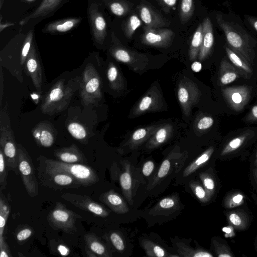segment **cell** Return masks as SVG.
I'll use <instances>...</instances> for the list:
<instances>
[{"label":"cell","mask_w":257,"mask_h":257,"mask_svg":"<svg viewBox=\"0 0 257 257\" xmlns=\"http://www.w3.org/2000/svg\"><path fill=\"white\" fill-rule=\"evenodd\" d=\"M79 82V76L67 81L65 78L58 80L46 93L40 106L41 112L53 115L65 110L78 90Z\"/></svg>","instance_id":"cell-1"},{"label":"cell","mask_w":257,"mask_h":257,"mask_svg":"<svg viewBox=\"0 0 257 257\" xmlns=\"http://www.w3.org/2000/svg\"><path fill=\"white\" fill-rule=\"evenodd\" d=\"M37 161L39 163L37 169L68 174L82 186H91L99 180L95 170L86 164L64 163L42 155L37 158Z\"/></svg>","instance_id":"cell-2"},{"label":"cell","mask_w":257,"mask_h":257,"mask_svg":"<svg viewBox=\"0 0 257 257\" xmlns=\"http://www.w3.org/2000/svg\"><path fill=\"white\" fill-rule=\"evenodd\" d=\"M216 20L225 34L230 48L242 56L250 64L252 63L254 52L250 44L249 36L242 32L236 24L225 21L220 14L216 15Z\"/></svg>","instance_id":"cell-3"},{"label":"cell","mask_w":257,"mask_h":257,"mask_svg":"<svg viewBox=\"0 0 257 257\" xmlns=\"http://www.w3.org/2000/svg\"><path fill=\"white\" fill-rule=\"evenodd\" d=\"M78 90L82 102L85 106L94 105L102 98L100 77L91 64L85 67L80 77Z\"/></svg>","instance_id":"cell-4"},{"label":"cell","mask_w":257,"mask_h":257,"mask_svg":"<svg viewBox=\"0 0 257 257\" xmlns=\"http://www.w3.org/2000/svg\"><path fill=\"white\" fill-rule=\"evenodd\" d=\"M9 119L4 120L1 113L0 123V148L5 156L7 167L9 171H13L17 175H19L18 144L14 137Z\"/></svg>","instance_id":"cell-5"},{"label":"cell","mask_w":257,"mask_h":257,"mask_svg":"<svg viewBox=\"0 0 257 257\" xmlns=\"http://www.w3.org/2000/svg\"><path fill=\"white\" fill-rule=\"evenodd\" d=\"M18 155L19 174L26 191L31 197H37L39 186L32 160L25 148L19 144Z\"/></svg>","instance_id":"cell-6"},{"label":"cell","mask_w":257,"mask_h":257,"mask_svg":"<svg viewBox=\"0 0 257 257\" xmlns=\"http://www.w3.org/2000/svg\"><path fill=\"white\" fill-rule=\"evenodd\" d=\"M111 40L112 45L109 52L117 61L126 64L134 71H142L147 67L149 59L146 55L124 47L113 32L111 33Z\"/></svg>","instance_id":"cell-7"},{"label":"cell","mask_w":257,"mask_h":257,"mask_svg":"<svg viewBox=\"0 0 257 257\" xmlns=\"http://www.w3.org/2000/svg\"><path fill=\"white\" fill-rule=\"evenodd\" d=\"M81 218L80 215L67 209L60 202L56 203L47 216L49 224L53 229L69 234H73L77 231L75 223L77 219Z\"/></svg>","instance_id":"cell-8"},{"label":"cell","mask_w":257,"mask_h":257,"mask_svg":"<svg viewBox=\"0 0 257 257\" xmlns=\"http://www.w3.org/2000/svg\"><path fill=\"white\" fill-rule=\"evenodd\" d=\"M165 103L159 87L154 84L150 87L136 104L131 113L132 117L147 112L163 110Z\"/></svg>","instance_id":"cell-9"},{"label":"cell","mask_w":257,"mask_h":257,"mask_svg":"<svg viewBox=\"0 0 257 257\" xmlns=\"http://www.w3.org/2000/svg\"><path fill=\"white\" fill-rule=\"evenodd\" d=\"M201 93L197 84L192 80L184 77L178 86L177 96L183 113L188 116L193 106L200 100Z\"/></svg>","instance_id":"cell-10"},{"label":"cell","mask_w":257,"mask_h":257,"mask_svg":"<svg viewBox=\"0 0 257 257\" xmlns=\"http://www.w3.org/2000/svg\"><path fill=\"white\" fill-rule=\"evenodd\" d=\"M37 170L40 182L43 186L52 189H73L81 186L74 177L68 174L39 169Z\"/></svg>","instance_id":"cell-11"},{"label":"cell","mask_w":257,"mask_h":257,"mask_svg":"<svg viewBox=\"0 0 257 257\" xmlns=\"http://www.w3.org/2000/svg\"><path fill=\"white\" fill-rule=\"evenodd\" d=\"M61 198L76 207L90 212L96 216L106 217L109 215L107 209L87 195L67 193L62 194Z\"/></svg>","instance_id":"cell-12"},{"label":"cell","mask_w":257,"mask_h":257,"mask_svg":"<svg viewBox=\"0 0 257 257\" xmlns=\"http://www.w3.org/2000/svg\"><path fill=\"white\" fill-rule=\"evenodd\" d=\"M222 93L229 107L236 111L243 109L251 96V90L246 85L226 87L222 89Z\"/></svg>","instance_id":"cell-13"},{"label":"cell","mask_w":257,"mask_h":257,"mask_svg":"<svg viewBox=\"0 0 257 257\" xmlns=\"http://www.w3.org/2000/svg\"><path fill=\"white\" fill-rule=\"evenodd\" d=\"M174 33L169 29L152 28L145 27L141 36L142 42L146 45L167 47L173 41Z\"/></svg>","instance_id":"cell-14"},{"label":"cell","mask_w":257,"mask_h":257,"mask_svg":"<svg viewBox=\"0 0 257 257\" xmlns=\"http://www.w3.org/2000/svg\"><path fill=\"white\" fill-rule=\"evenodd\" d=\"M26 73L31 78L35 88L42 91L43 80V71L40 59L35 46L33 45L24 64Z\"/></svg>","instance_id":"cell-15"},{"label":"cell","mask_w":257,"mask_h":257,"mask_svg":"<svg viewBox=\"0 0 257 257\" xmlns=\"http://www.w3.org/2000/svg\"><path fill=\"white\" fill-rule=\"evenodd\" d=\"M32 134L36 144L40 147L49 148L55 142L57 131L49 121H42L32 130Z\"/></svg>","instance_id":"cell-16"},{"label":"cell","mask_w":257,"mask_h":257,"mask_svg":"<svg viewBox=\"0 0 257 257\" xmlns=\"http://www.w3.org/2000/svg\"><path fill=\"white\" fill-rule=\"evenodd\" d=\"M89 19L94 40L98 44H102L106 35V23L96 3L89 7Z\"/></svg>","instance_id":"cell-17"},{"label":"cell","mask_w":257,"mask_h":257,"mask_svg":"<svg viewBox=\"0 0 257 257\" xmlns=\"http://www.w3.org/2000/svg\"><path fill=\"white\" fill-rule=\"evenodd\" d=\"M182 158L183 153H181L179 150L174 149L172 151L162 162L157 173L151 184H149L148 188L152 189L168 176L175 165L178 164L179 160Z\"/></svg>","instance_id":"cell-18"},{"label":"cell","mask_w":257,"mask_h":257,"mask_svg":"<svg viewBox=\"0 0 257 257\" xmlns=\"http://www.w3.org/2000/svg\"><path fill=\"white\" fill-rule=\"evenodd\" d=\"M137 9L140 19L146 27L152 28H161L169 25L167 21L151 5L141 3Z\"/></svg>","instance_id":"cell-19"},{"label":"cell","mask_w":257,"mask_h":257,"mask_svg":"<svg viewBox=\"0 0 257 257\" xmlns=\"http://www.w3.org/2000/svg\"><path fill=\"white\" fill-rule=\"evenodd\" d=\"M54 155L57 160L64 163L87 165L85 155L75 144L56 149L54 151Z\"/></svg>","instance_id":"cell-20"},{"label":"cell","mask_w":257,"mask_h":257,"mask_svg":"<svg viewBox=\"0 0 257 257\" xmlns=\"http://www.w3.org/2000/svg\"><path fill=\"white\" fill-rule=\"evenodd\" d=\"M180 205L179 197L177 194L168 196L161 199L150 211L153 216H167L179 209Z\"/></svg>","instance_id":"cell-21"},{"label":"cell","mask_w":257,"mask_h":257,"mask_svg":"<svg viewBox=\"0 0 257 257\" xmlns=\"http://www.w3.org/2000/svg\"><path fill=\"white\" fill-rule=\"evenodd\" d=\"M85 251L88 256L110 257L112 256L105 244L94 233L85 234Z\"/></svg>","instance_id":"cell-22"},{"label":"cell","mask_w":257,"mask_h":257,"mask_svg":"<svg viewBox=\"0 0 257 257\" xmlns=\"http://www.w3.org/2000/svg\"><path fill=\"white\" fill-rule=\"evenodd\" d=\"M99 200L117 214H125L130 210L123 198L113 190L102 193Z\"/></svg>","instance_id":"cell-23"},{"label":"cell","mask_w":257,"mask_h":257,"mask_svg":"<svg viewBox=\"0 0 257 257\" xmlns=\"http://www.w3.org/2000/svg\"><path fill=\"white\" fill-rule=\"evenodd\" d=\"M173 131L170 123L160 124L153 135L147 141L146 147L148 150L155 149L166 143L171 138Z\"/></svg>","instance_id":"cell-24"},{"label":"cell","mask_w":257,"mask_h":257,"mask_svg":"<svg viewBox=\"0 0 257 257\" xmlns=\"http://www.w3.org/2000/svg\"><path fill=\"white\" fill-rule=\"evenodd\" d=\"M203 40L198 55L199 61L205 60L210 53L214 43L213 27L210 19L206 17L202 23Z\"/></svg>","instance_id":"cell-25"},{"label":"cell","mask_w":257,"mask_h":257,"mask_svg":"<svg viewBox=\"0 0 257 257\" xmlns=\"http://www.w3.org/2000/svg\"><path fill=\"white\" fill-rule=\"evenodd\" d=\"M159 125H149L137 129L132 134L125 146L131 150L137 149L149 140Z\"/></svg>","instance_id":"cell-26"},{"label":"cell","mask_w":257,"mask_h":257,"mask_svg":"<svg viewBox=\"0 0 257 257\" xmlns=\"http://www.w3.org/2000/svg\"><path fill=\"white\" fill-rule=\"evenodd\" d=\"M119 182L122 193L130 205L133 203V178L131 165L127 162L123 164V170L119 176Z\"/></svg>","instance_id":"cell-27"},{"label":"cell","mask_w":257,"mask_h":257,"mask_svg":"<svg viewBox=\"0 0 257 257\" xmlns=\"http://www.w3.org/2000/svg\"><path fill=\"white\" fill-rule=\"evenodd\" d=\"M81 18H67L48 24L43 29L45 33L52 34L65 33L76 27L81 21Z\"/></svg>","instance_id":"cell-28"},{"label":"cell","mask_w":257,"mask_h":257,"mask_svg":"<svg viewBox=\"0 0 257 257\" xmlns=\"http://www.w3.org/2000/svg\"><path fill=\"white\" fill-rule=\"evenodd\" d=\"M62 0H43L37 9L32 14L22 19L19 23L23 26L31 19L45 17L52 12Z\"/></svg>","instance_id":"cell-29"},{"label":"cell","mask_w":257,"mask_h":257,"mask_svg":"<svg viewBox=\"0 0 257 257\" xmlns=\"http://www.w3.org/2000/svg\"><path fill=\"white\" fill-rule=\"evenodd\" d=\"M174 245L179 256L183 257H212L209 252L201 248H194L186 241L178 240L174 241Z\"/></svg>","instance_id":"cell-30"},{"label":"cell","mask_w":257,"mask_h":257,"mask_svg":"<svg viewBox=\"0 0 257 257\" xmlns=\"http://www.w3.org/2000/svg\"><path fill=\"white\" fill-rule=\"evenodd\" d=\"M238 70L226 60L220 63L218 80L220 85H226L234 81L239 77Z\"/></svg>","instance_id":"cell-31"},{"label":"cell","mask_w":257,"mask_h":257,"mask_svg":"<svg viewBox=\"0 0 257 257\" xmlns=\"http://www.w3.org/2000/svg\"><path fill=\"white\" fill-rule=\"evenodd\" d=\"M225 51L230 61L237 68L239 73L245 76L251 74L252 71L250 64L246 59L230 47H225Z\"/></svg>","instance_id":"cell-32"},{"label":"cell","mask_w":257,"mask_h":257,"mask_svg":"<svg viewBox=\"0 0 257 257\" xmlns=\"http://www.w3.org/2000/svg\"><path fill=\"white\" fill-rule=\"evenodd\" d=\"M141 245L145 251L146 254L150 257H173L179 256L178 254H171L159 244L149 239H143Z\"/></svg>","instance_id":"cell-33"},{"label":"cell","mask_w":257,"mask_h":257,"mask_svg":"<svg viewBox=\"0 0 257 257\" xmlns=\"http://www.w3.org/2000/svg\"><path fill=\"white\" fill-rule=\"evenodd\" d=\"M106 76L110 87L114 90H121L124 88V83L122 76L117 66L112 62L109 63Z\"/></svg>","instance_id":"cell-34"},{"label":"cell","mask_w":257,"mask_h":257,"mask_svg":"<svg viewBox=\"0 0 257 257\" xmlns=\"http://www.w3.org/2000/svg\"><path fill=\"white\" fill-rule=\"evenodd\" d=\"M214 151L213 147H210L198 157L190 164L184 170L183 176L187 177L193 174L201 166L205 164L211 158Z\"/></svg>","instance_id":"cell-35"},{"label":"cell","mask_w":257,"mask_h":257,"mask_svg":"<svg viewBox=\"0 0 257 257\" xmlns=\"http://www.w3.org/2000/svg\"><path fill=\"white\" fill-rule=\"evenodd\" d=\"M203 40L202 25L199 24L195 31L191 41L189 56L191 61L195 60L198 57Z\"/></svg>","instance_id":"cell-36"},{"label":"cell","mask_w":257,"mask_h":257,"mask_svg":"<svg viewBox=\"0 0 257 257\" xmlns=\"http://www.w3.org/2000/svg\"><path fill=\"white\" fill-rule=\"evenodd\" d=\"M250 135L249 132H246L232 139L222 149L221 156L227 155L239 149L247 140Z\"/></svg>","instance_id":"cell-37"},{"label":"cell","mask_w":257,"mask_h":257,"mask_svg":"<svg viewBox=\"0 0 257 257\" xmlns=\"http://www.w3.org/2000/svg\"><path fill=\"white\" fill-rule=\"evenodd\" d=\"M67 129L69 134L75 139L85 143L88 138V133L85 127L77 121H70L67 124Z\"/></svg>","instance_id":"cell-38"},{"label":"cell","mask_w":257,"mask_h":257,"mask_svg":"<svg viewBox=\"0 0 257 257\" xmlns=\"http://www.w3.org/2000/svg\"><path fill=\"white\" fill-rule=\"evenodd\" d=\"M10 206L1 191L0 196V238L4 237V231L10 212Z\"/></svg>","instance_id":"cell-39"},{"label":"cell","mask_w":257,"mask_h":257,"mask_svg":"<svg viewBox=\"0 0 257 257\" xmlns=\"http://www.w3.org/2000/svg\"><path fill=\"white\" fill-rule=\"evenodd\" d=\"M106 4L112 13L118 17L124 16L130 11L128 4L123 0H112Z\"/></svg>","instance_id":"cell-40"},{"label":"cell","mask_w":257,"mask_h":257,"mask_svg":"<svg viewBox=\"0 0 257 257\" xmlns=\"http://www.w3.org/2000/svg\"><path fill=\"white\" fill-rule=\"evenodd\" d=\"M194 10L193 0H181L179 15L182 24H185L190 19Z\"/></svg>","instance_id":"cell-41"},{"label":"cell","mask_w":257,"mask_h":257,"mask_svg":"<svg viewBox=\"0 0 257 257\" xmlns=\"http://www.w3.org/2000/svg\"><path fill=\"white\" fill-rule=\"evenodd\" d=\"M141 25V20L136 14L132 15L124 22L123 30L125 36L131 39L136 29Z\"/></svg>","instance_id":"cell-42"},{"label":"cell","mask_w":257,"mask_h":257,"mask_svg":"<svg viewBox=\"0 0 257 257\" xmlns=\"http://www.w3.org/2000/svg\"><path fill=\"white\" fill-rule=\"evenodd\" d=\"M200 179L205 188L209 200L213 195L215 190V183L213 177L207 172H202L199 174Z\"/></svg>","instance_id":"cell-43"},{"label":"cell","mask_w":257,"mask_h":257,"mask_svg":"<svg viewBox=\"0 0 257 257\" xmlns=\"http://www.w3.org/2000/svg\"><path fill=\"white\" fill-rule=\"evenodd\" d=\"M189 187L196 197L200 202L206 203L210 200L205 188L199 182L191 180L189 182Z\"/></svg>","instance_id":"cell-44"},{"label":"cell","mask_w":257,"mask_h":257,"mask_svg":"<svg viewBox=\"0 0 257 257\" xmlns=\"http://www.w3.org/2000/svg\"><path fill=\"white\" fill-rule=\"evenodd\" d=\"M7 165L5 156L2 149L0 148V189L4 190L7 185V177L9 171Z\"/></svg>","instance_id":"cell-45"},{"label":"cell","mask_w":257,"mask_h":257,"mask_svg":"<svg viewBox=\"0 0 257 257\" xmlns=\"http://www.w3.org/2000/svg\"><path fill=\"white\" fill-rule=\"evenodd\" d=\"M109 239L114 248L119 252H123L125 248L124 240L121 234L116 231L109 233Z\"/></svg>","instance_id":"cell-46"},{"label":"cell","mask_w":257,"mask_h":257,"mask_svg":"<svg viewBox=\"0 0 257 257\" xmlns=\"http://www.w3.org/2000/svg\"><path fill=\"white\" fill-rule=\"evenodd\" d=\"M33 39V32L32 30H30L27 34L26 38L25 39L22 50H21V62L22 66L23 67L26 61L30 50L31 48Z\"/></svg>","instance_id":"cell-47"},{"label":"cell","mask_w":257,"mask_h":257,"mask_svg":"<svg viewBox=\"0 0 257 257\" xmlns=\"http://www.w3.org/2000/svg\"><path fill=\"white\" fill-rule=\"evenodd\" d=\"M244 201V196L240 193H234L226 200L225 206L228 208H233L239 206Z\"/></svg>","instance_id":"cell-48"},{"label":"cell","mask_w":257,"mask_h":257,"mask_svg":"<svg viewBox=\"0 0 257 257\" xmlns=\"http://www.w3.org/2000/svg\"><path fill=\"white\" fill-rule=\"evenodd\" d=\"M33 234V228L29 226H26L17 232L16 238L18 242H23L30 238Z\"/></svg>","instance_id":"cell-49"},{"label":"cell","mask_w":257,"mask_h":257,"mask_svg":"<svg viewBox=\"0 0 257 257\" xmlns=\"http://www.w3.org/2000/svg\"><path fill=\"white\" fill-rule=\"evenodd\" d=\"M214 123V119L209 116L200 118L197 122V127L199 130H206L211 127Z\"/></svg>","instance_id":"cell-50"},{"label":"cell","mask_w":257,"mask_h":257,"mask_svg":"<svg viewBox=\"0 0 257 257\" xmlns=\"http://www.w3.org/2000/svg\"><path fill=\"white\" fill-rule=\"evenodd\" d=\"M214 245L216 254L219 257H231L232 254L229 251V249L225 246H223L216 241H214Z\"/></svg>","instance_id":"cell-51"},{"label":"cell","mask_w":257,"mask_h":257,"mask_svg":"<svg viewBox=\"0 0 257 257\" xmlns=\"http://www.w3.org/2000/svg\"><path fill=\"white\" fill-rule=\"evenodd\" d=\"M230 222L236 227L241 228L244 225V220L238 214L232 212L228 216Z\"/></svg>","instance_id":"cell-52"},{"label":"cell","mask_w":257,"mask_h":257,"mask_svg":"<svg viewBox=\"0 0 257 257\" xmlns=\"http://www.w3.org/2000/svg\"><path fill=\"white\" fill-rule=\"evenodd\" d=\"M10 247L5 240V237L0 238V257H11Z\"/></svg>","instance_id":"cell-53"},{"label":"cell","mask_w":257,"mask_h":257,"mask_svg":"<svg viewBox=\"0 0 257 257\" xmlns=\"http://www.w3.org/2000/svg\"><path fill=\"white\" fill-rule=\"evenodd\" d=\"M155 163L153 161H146L143 165L142 172L143 174L146 177L150 176L155 169Z\"/></svg>","instance_id":"cell-54"},{"label":"cell","mask_w":257,"mask_h":257,"mask_svg":"<svg viewBox=\"0 0 257 257\" xmlns=\"http://www.w3.org/2000/svg\"><path fill=\"white\" fill-rule=\"evenodd\" d=\"M165 12H168L176 3L177 0H157Z\"/></svg>","instance_id":"cell-55"},{"label":"cell","mask_w":257,"mask_h":257,"mask_svg":"<svg viewBox=\"0 0 257 257\" xmlns=\"http://www.w3.org/2000/svg\"><path fill=\"white\" fill-rule=\"evenodd\" d=\"M246 120L249 122L257 123V104L252 107L246 117Z\"/></svg>","instance_id":"cell-56"},{"label":"cell","mask_w":257,"mask_h":257,"mask_svg":"<svg viewBox=\"0 0 257 257\" xmlns=\"http://www.w3.org/2000/svg\"><path fill=\"white\" fill-rule=\"evenodd\" d=\"M57 249L59 254L62 256H67L70 253L69 248L63 244H59L58 246Z\"/></svg>","instance_id":"cell-57"},{"label":"cell","mask_w":257,"mask_h":257,"mask_svg":"<svg viewBox=\"0 0 257 257\" xmlns=\"http://www.w3.org/2000/svg\"><path fill=\"white\" fill-rule=\"evenodd\" d=\"M192 70L195 72H199L202 69V64L199 61H194L191 65Z\"/></svg>","instance_id":"cell-58"},{"label":"cell","mask_w":257,"mask_h":257,"mask_svg":"<svg viewBox=\"0 0 257 257\" xmlns=\"http://www.w3.org/2000/svg\"><path fill=\"white\" fill-rule=\"evenodd\" d=\"M246 19L252 28L257 31V18L251 16H246Z\"/></svg>","instance_id":"cell-59"},{"label":"cell","mask_w":257,"mask_h":257,"mask_svg":"<svg viewBox=\"0 0 257 257\" xmlns=\"http://www.w3.org/2000/svg\"><path fill=\"white\" fill-rule=\"evenodd\" d=\"M14 25V23H5L3 24L2 22L0 23V32H1L4 29L7 28V27H10L11 26H13Z\"/></svg>","instance_id":"cell-60"},{"label":"cell","mask_w":257,"mask_h":257,"mask_svg":"<svg viewBox=\"0 0 257 257\" xmlns=\"http://www.w3.org/2000/svg\"><path fill=\"white\" fill-rule=\"evenodd\" d=\"M5 0H0V8L1 9Z\"/></svg>","instance_id":"cell-61"},{"label":"cell","mask_w":257,"mask_h":257,"mask_svg":"<svg viewBox=\"0 0 257 257\" xmlns=\"http://www.w3.org/2000/svg\"><path fill=\"white\" fill-rule=\"evenodd\" d=\"M24 1H26L27 2H32L35 1V0H24Z\"/></svg>","instance_id":"cell-62"},{"label":"cell","mask_w":257,"mask_h":257,"mask_svg":"<svg viewBox=\"0 0 257 257\" xmlns=\"http://www.w3.org/2000/svg\"><path fill=\"white\" fill-rule=\"evenodd\" d=\"M255 165H257V153H256V159H255Z\"/></svg>","instance_id":"cell-63"}]
</instances>
